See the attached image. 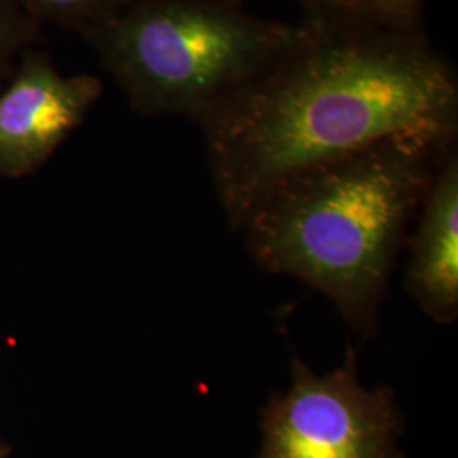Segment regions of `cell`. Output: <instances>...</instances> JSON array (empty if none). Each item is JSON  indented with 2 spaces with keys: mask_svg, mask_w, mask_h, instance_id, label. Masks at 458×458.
I'll return each mask as SVG.
<instances>
[{
  "mask_svg": "<svg viewBox=\"0 0 458 458\" xmlns=\"http://www.w3.org/2000/svg\"><path fill=\"white\" fill-rule=\"evenodd\" d=\"M231 228L295 175L401 138L457 141L458 79L421 30L306 17L294 45L200 124Z\"/></svg>",
  "mask_w": 458,
  "mask_h": 458,
  "instance_id": "6da1fadb",
  "label": "cell"
},
{
  "mask_svg": "<svg viewBox=\"0 0 458 458\" xmlns=\"http://www.w3.org/2000/svg\"><path fill=\"white\" fill-rule=\"evenodd\" d=\"M455 143L391 140L278 183L238 229L246 251L265 272L325 295L361 340L374 338L411 223Z\"/></svg>",
  "mask_w": 458,
  "mask_h": 458,
  "instance_id": "7a4b0ae2",
  "label": "cell"
},
{
  "mask_svg": "<svg viewBox=\"0 0 458 458\" xmlns=\"http://www.w3.org/2000/svg\"><path fill=\"white\" fill-rule=\"evenodd\" d=\"M301 33L302 22L253 16L238 0H128L82 38L136 113L200 124Z\"/></svg>",
  "mask_w": 458,
  "mask_h": 458,
  "instance_id": "3957f363",
  "label": "cell"
},
{
  "mask_svg": "<svg viewBox=\"0 0 458 458\" xmlns=\"http://www.w3.org/2000/svg\"><path fill=\"white\" fill-rule=\"evenodd\" d=\"M260 428L257 458H404L397 397L387 386L361 384L353 346L325 376L294 355L291 386L268 399Z\"/></svg>",
  "mask_w": 458,
  "mask_h": 458,
  "instance_id": "277c9868",
  "label": "cell"
},
{
  "mask_svg": "<svg viewBox=\"0 0 458 458\" xmlns=\"http://www.w3.org/2000/svg\"><path fill=\"white\" fill-rule=\"evenodd\" d=\"M102 92L98 77H66L45 51H22L0 89V177L21 179L47 164Z\"/></svg>",
  "mask_w": 458,
  "mask_h": 458,
  "instance_id": "5b68a950",
  "label": "cell"
},
{
  "mask_svg": "<svg viewBox=\"0 0 458 458\" xmlns=\"http://www.w3.org/2000/svg\"><path fill=\"white\" fill-rule=\"evenodd\" d=\"M410 242L406 291L435 323L458 316V157L443 162L416 216Z\"/></svg>",
  "mask_w": 458,
  "mask_h": 458,
  "instance_id": "8992f818",
  "label": "cell"
},
{
  "mask_svg": "<svg viewBox=\"0 0 458 458\" xmlns=\"http://www.w3.org/2000/svg\"><path fill=\"white\" fill-rule=\"evenodd\" d=\"M426 0H299L306 17L376 26L395 31L421 30Z\"/></svg>",
  "mask_w": 458,
  "mask_h": 458,
  "instance_id": "52a82bcc",
  "label": "cell"
},
{
  "mask_svg": "<svg viewBox=\"0 0 458 458\" xmlns=\"http://www.w3.org/2000/svg\"><path fill=\"white\" fill-rule=\"evenodd\" d=\"M26 13L45 28L48 24L89 33L114 16L128 0H19Z\"/></svg>",
  "mask_w": 458,
  "mask_h": 458,
  "instance_id": "ba28073f",
  "label": "cell"
},
{
  "mask_svg": "<svg viewBox=\"0 0 458 458\" xmlns=\"http://www.w3.org/2000/svg\"><path fill=\"white\" fill-rule=\"evenodd\" d=\"M43 41V28L19 0H0V89L14 75L22 51Z\"/></svg>",
  "mask_w": 458,
  "mask_h": 458,
  "instance_id": "9c48e42d",
  "label": "cell"
},
{
  "mask_svg": "<svg viewBox=\"0 0 458 458\" xmlns=\"http://www.w3.org/2000/svg\"><path fill=\"white\" fill-rule=\"evenodd\" d=\"M238 2H242V0H238Z\"/></svg>",
  "mask_w": 458,
  "mask_h": 458,
  "instance_id": "30bf717a",
  "label": "cell"
}]
</instances>
